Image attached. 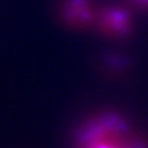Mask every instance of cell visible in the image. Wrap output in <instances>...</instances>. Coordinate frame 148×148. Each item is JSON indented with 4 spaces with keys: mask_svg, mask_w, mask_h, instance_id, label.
<instances>
[{
    "mask_svg": "<svg viewBox=\"0 0 148 148\" xmlns=\"http://www.w3.org/2000/svg\"><path fill=\"white\" fill-rule=\"evenodd\" d=\"M134 1L140 6L148 8V0H134Z\"/></svg>",
    "mask_w": 148,
    "mask_h": 148,
    "instance_id": "cell-4",
    "label": "cell"
},
{
    "mask_svg": "<svg viewBox=\"0 0 148 148\" xmlns=\"http://www.w3.org/2000/svg\"><path fill=\"white\" fill-rule=\"evenodd\" d=\"M72 147L148 148V139L121 114L103 111L77 126Z\"/></svg>",
    "mask_w": 148,
    "mask_h": 148,
    "instance_id": "cell-1",
    "label": "cell"
},
{
    "mask_svg": "<svg viewBox=\"0 0 148 148\" xmlns=\"http://www.w3.org/2000/svg\"><path fill=\"white\" fill-rule=\"evenodd\" d=\"M94 28L103 36L112 39L127 37L133 29L131 12L126 7L109 3L98 7Z\"/></svg>",
    "mask_w": 148,
    "mask_h": 148,
    "instance_id": "cell-2",
    "label": "cell"
},
{
    "mask_svg": "<svg viewBox=\"0 0 148 148\" xmlns=\"http://www.w3.org/2000/svg\"><path fill=\"white\" fill-rule=\"evenodd\" d=\"M98 7L93 0H62L59 16L73 30H86L94 27Z\"/></svg>",
    "mask_w": 148,
    "mask_h": 148,
    "instance_id": "cell-3",
    "label": "cell"
}]
</instances>
